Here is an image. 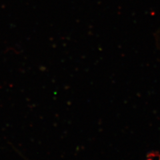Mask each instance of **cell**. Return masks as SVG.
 Segmentation results:
<instances>
[{
    "mask_svg": "<svg viewBox=\"0 0 160 160\" xmlns=\"http://www.w3.org/2000/svg\"><path fill=\"white\" fill-rule=\"evenodd\" d=\"M157 33H158V38H159V41H160V28L159 29V30L158 31Z\"/></svg>",
    "mask_w": 160,
    "mask_h": 160,
    "instance_id": "1",
    "label": "cell"
}]
</instances>
